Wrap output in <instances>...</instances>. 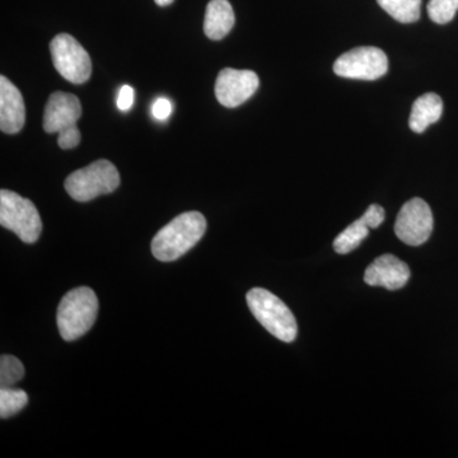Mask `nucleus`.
<instances>
[{"label":"nucleus","mask_w":458,"mask_h":458,"mask_svg":"<svg viewBox=\"0 0 458 458\" xmlns=\"http://www.w3.org/2000/svg\"><path fill=\"white\" fill-rule=\"evenodd\" d=\"M207 231V221L199 212L180 214L165 225L152 241V254L157 260L171 262L179 260L189 252Z\"/></svg>","instance_id":"1"},{"label":"nucleus","mask_w":458,"mask_h":458,"mask_svg":"<svg viewBox=\"0 0 458 458\" xmlns=\"http://www.w3.org/2000/svg\"><path fill=\"white\" fill-rule=\"evenodd\" d=\"M98 300L95 292L80 286L68 292L60 301L56 321L60 336L73 342L89 333L98 318Z\"/></svg>","instance_id":"2"},{"label":"nucleus","mask_w":458,"mask_h":458,"mask_svg":"<svg viewBox=\"0 0 458 458\" xmlns=\"http://www.w3.org/2000/svg\"><path fill=\"white\" fill-rule=\"evenodd\" d=\"M247 306L271 335L284 343L294 342L297 321L289 307L267 289L254 288L246 295Z\"/></svg>","instance_id":"3"},{"label":"nucleus","mask_w":458,"mask_h":458,"mask_svg":"<svg viewBox=\"0 0 458 458\" xmlns=\"http://www.w3.org/2000/svg\"><path fill=\"white\" fill-rule=\"evenodd\" d=\"M119 186V171L106 159L93 162L69 174L65 180L66 192L81 203L93 200L101 195L111 194Z\"/></svg>","instance_id":"4"},{"label":"nucleus","mask_w":458,"mask_h":458,"mask_svg":"<svg viewBox=\"0 0 458 458\" xmlns=\"http://www.w3.org/2000/svg\"><path fill=\"white\" fill-rule=\"evenodd\" d=\"M0 225L25 243L38 242L42 231L40 214L35 204L5 189L0 191Z\"/></svg>","instance_id":"5"},{"label":"nucleus","mask_w":458,"mask_h":458,"mask_svg":"<svg viewBox=\"0 0 458 458\" xmlns=\"http://www.w3.org/2000/svg\"><path fill=\"white\" fill-rule=\"evenodd\" d=\"M50 53L54 66L63 78L73 84H83L92 73V62L73 36L60 33L50 42Z\"/></svg>","instance_id":"6"},{"label":"nucleus","mask_w":458,"mask_h":458,"mask_svg":"<svg viewBox=\"0 0 458 458\" xmlns=\"http://www.w3.org/2000/svg\"><path fill=\"white\" fill-rule=\"evenodd\" d=\"M388 71V60L378 47H355L337 57L334 64L336 75L349 80L376 81Z\"/></svg>","instance_id":"7"},{"label":"nucleus","mask_w":458,"mask_h":458,"mask_svg":"<svg viewBox=\"0 0 458 458\" xmlns=\"http://www.w3.org/2000/svg\"><path fill=\"white\" fill-rule=\"evenodd\" d=\"M432 209L423 199L414 198L403 205L394 223V233L409 246H420L432 236Z\"/></svg>","instance_id":"8"},{"label":"nucleus","mask_w":458,"mask_h":458,"mask_svg":"<svg viewBox=\"0 0 458 458\" xmlns=\"http://www.w3.org/2000/svg\"><path fill=\"white\" fill-rule=\"evenodd\" d=\"M259 86L260 80L255 72L225 68L216 77V98L222 106L238 107L255 95Z\"/></svg>","instance_id":"9"},{"label":"nucleus","mask_w":458,"mask_h":458,"mask_svg":"<svg viewBox=\"0 0 458 458\" xmlns=\"http://www.w3.org/2000/svg\"><path fill=\"white\" fill-rule=\"evenodd\" d=\"M410 276L408 264L396 256L386 254L367 267L364 282L372 286H384L388 291H399L408 284Z\"/></svg>","instance_id":"10"},{"label":"nucleus","mask_w":458,"mask_h":458,"mask_svg":"<svg viewBox=\"0 0 458 458\" xmlns=\"http://www.w3.org/2000/svg\"><path fill=\"white\" fill-rule=\"evenodd\" d=\"M81 114L82 106L77 96L64 92L53 93L45 106L44 131L54 134L77 125Z\"/></svg>","instance_id":"11"},{"label":"nucleus","mask_w":458,"mask_h":458,"mask_svg":"<svg viewBox=\"0 0 458 458\" xmlns=\"http://www.w3.org/2000/svg\"><path fill=\"white\" fill-rule=\"evenodd\" d=\"M26 122L22 93L4 75L0 77V129L5 134H17Z\"/></svg>","instance_id":"12"},{"label":"nucleus","mask_w":458,"mask_h":458,"mask_svg":"<svg viewBox=\"0 0 458 458\" xmlns=\"http://www.w3.org/2000/svg\"><path fill=\"white\" fill-rule=\"evenodd\" d=\"M234 26V12L228 0H210L207 5L204 33L208 38L219 41L231 32Z\"/></svg>","instance_id":"13"},{"label":"nucleus","mask_w":458,"mask_h":458,"mask_svg":"<svg viewBox=\"0 0 458 458\" xmlns=\"http://www.w3.org/2000/svg\"><path fill=\"white\" fill-rule=\"evenodd\" d=\"M443 101L436 93H426L414 102L410 114L409 126L412 131L421 134L441 119Z\"/></svg>","instance_id":"14"},{"label":"nucleus","mask_w":458,"mask_h":458,"mask_svg":"<svg viewBox=\"0 0 458 458\" xmlns=\"http://www.w3.org/2000/svg\"><path fill=\"white\" fill-rule=\"evenodd\" d=\"M369 229H372V227H370L369 218L363 214L358 221L352 223L335 238L334 250L340 255H346L354 251L369 236Z\"/></svg>","instance_id":"15"},{"label":"nucleus","mask_w":458,"mask_h":458,"mask_svg":"<svg viewBox=\"0 0 458 458\" xmlns=\"http://www.w3.org/2000/svg\"><path fill=\"white\" fill-rule=\"evenodd\" d=\"M386 13L400 23H414L420 18L421 0H377Z\"/></svg>","instance_id":"16"},{"label":"nucleus","mask_w":458,"mask_h":458,"mask_svg":"<svg viewBox=\"0 0 458 458\" xmlns=\"http://www.w3.org/2000/svg\"><path fill=\"white\" fill-rule=\"evenodd\" d=\"M29 403L25 391L16 387H2L0 390V417L8 419L18 414Z\"/></svg>","instance_id":"17"},{"label":"nucleus","mask_w":458,"mask_h":458,"mask_svg":"<svg viewBox=\"0 0 458 458\" xmlns=\"http://www.w3.org/2000/svg\"><path fill=\"white\" fill-rule=\"evenodd\" d=\"M25 376V367L13 355L0 358V385L2 387H14Z\"/></svg>","instance_id":"18"},{"label":"nucleus","mask_w":458,"mask_h":458,"mask_svg":"<svg viewBox=\"0 0 458 458\" xmlns=\"http://www.w3.org/2000/svg\"><path fill=\"white\" fill-rule=\"evenodd\" d=\"M427 9L428 14L434 23L445 25L456 16L458 0H429Z\"/></svg>","instance_id":"19"},{"label":"nucleus","mask_w":458,"mask_h":458,"mask_svg":"<svg viewBox=\"0 0 458 458\" xmlns=\"http://www.w3.org/2000/svg\"><path fill=\"white\" fill-rule=\"evenodd\" d=\"M81 143V131L77 128V125L69 126L59 132V138H57V144L62 149H73Z\"/></svg>","instance_id":"20"},{"label":"nucleus","mask_w":458,"mask_h":458,"mask_svg":"<svg viewBox=\"0 0 458 458\" xmlns=\"http://www.w3.org/2000/svg\"><path fill=\"white\" fill-rule=\"evenodd\" d=\"M135 93L134 89H131V86L125 84L119 90V96H117L116 104L117 107H119L120 111H129L132 107V104H134Z\"/></svg>","instance_id":"21"},{"label":"nucleus","mask_w":458,"mask_h":458,"mask_svg":"<svg viewBox=\"0 0 458 458\" xmlns=\"http://www.w3.org/2000/svg\"><path fill=\"white\" fill-rule=\"evenodd\" d=\"M172 113V105L170 99L165 98H157L155 104L152 106V114L155 116V119L159 120V122H165L170 117Z\"/></svg>","instance_id":"22"},{"label":"nucleus","mask_w":458,"mask_h":458,"mask_svg":"<svg viewBox=\"0 0 458 458\" xmlns=\"http://www.w3.org/2000/svg\"><path fill=\"white\" fill-rule=\"evenodd\" d=\"M155 2L159 5V7H167V5L174 3V0H155Z\"/></svg>","instance_id":"23"}]
</instances>
